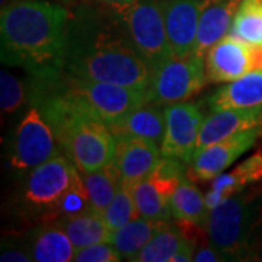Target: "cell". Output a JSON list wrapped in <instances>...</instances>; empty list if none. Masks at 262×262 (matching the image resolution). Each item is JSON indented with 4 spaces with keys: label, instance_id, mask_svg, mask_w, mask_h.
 <instances>
[{
    "label": "cell",
    "instance_id": "1",
    "mask_svg": "<svg viewBox=\"0 0 262 262\" xmlns=\"http://www.w3.org/2000/svg\"><path fill=\"white\" fill-rule=\"evenodd\" d=\"M64 72L82 79L149 91L153 69L133 44L121 13L82 9L72 16Z\"/></svg>",
    "mask_w": 262,
    "mask_h": 262
},
{
    "label": "cell",
    "instance_id": "2",
    "mask_svg": "<svg viewBox=\"0 0 262 262\" xmlns=\"http://www.w3.org/2000/svg\"><path fill=\"white\" fill-rule=\"evenodd\" d=\"M72 13L47 0H13L2 8V63L37 80L64 73Z\"/></svg>",
    "mask_w": 262,
    "mask_h": 262
},
{
    "label": "cell",
    "instance_id": "3",
    "mask_svg": "<svg viewBox=\"0 0 262 262\" xmlns=\"http://www.w3.org/2000/svg\"><path fill=\"white\" fill-rule=\"evenodd\" d=\"M207 234L226 261H255L262 248L261 198L248 191L229 196L211 208Z\"/></svg>",
    "mask_w": 262,
    "mask_h": 262
},
{
    "label": "cell",
    "instance_id": "4",
    "mask_svg": "<svg viewBox=\"0 0 262 262\" xmlns=\"http://www.w3.org/2000/svg\"><path fill=\"white\" fill-rule=\"evenodd\" d=\"M34 80L63 96L82 113L95 117L108 125L118 121L133 110L150 102L149 91L82 79L66 72L56 79Z\"/></svg>",
    "mask_w": 262,
    "mask_h": 262
},
{
    "label": "cell",
    "instance_id": "5",
    "mask_svg": "<svg viewBox=\"0 0 262 262\" xmlns=\"http://www.w3.org/2000/svg\"><path fill=\"white\" fill-rule=\"evenodd\" d=\"M77 173V166L64 153L41 163L29 170L22 188V204L29 213L41 214L44 222L51 220L61 196L72 187Z\"/></svg>",
    "mask_w": 262,
    "mask_h": 262
},
{
    "label": "cell",
    "instance_id": "6",
    "mask_svg": "<svg viewBox=\"0 0 262 262\" xmlns=\"http://www.w3.org/2000/svg\"><path fill=\"white\" fill-rule=\"evenodd\" d=\"M207 82L204 57H169L153 70L149 88L150 102L159 105L185 102Z\"/></svg>",
    "mask_w": 262,
    "mask_h": 262
},
{
    "label": "cell",
    "instance_id": "7",
    "mask_svg": "<svg viewBox=\"0 0 262 262\" xmlns=\"http://www.w3.org/2000/svg\"><path fill=\"white\" fill-rule=\"evenodd\" d=\"M121 18L133 44L153 70L173 56L169 46L162 0H137L122 12Z\"/></svg>",
    "mask_w": 262,
    "mask_h": 262
},
{
    "label": "cell",
    "instance_id": "8",
    "mask_svg": "<svg viewBox=\"0 0 262 262\" xmlns=\"http://www.w3.org/2000/svg\"><path fill=\"white\" fill-rule=\"evenodd\" d=\"M29 105L16 125L10 147V163L18 170H32L61 151L56 133L39 106Z\"/></svg>",
    "mask_w": 262,
    "mask_h": 262
},
{
    "label": "cell",
    "instance_id": "9",
    "mask_svg": "<svg viewBox=\"0 0 262 262\" xmlns=\"http://www.w3.org/2000/svg\"><path fill=\"white\" fill-rule=\"evenodd\" d=\"M166 128L160 143L162 156L189 165L204 122V111L196 102H178L165 106Z\"/></svg>",
    "mask_w": 262,
    "mask_h": 262
},
{
    "label": "cell",
    "instance_id": "10",
    "mask_svg": "<svg viewBox=\"0 0 262 262\" xmlns=\"http://www.w3.org/2000/svg\"><path fill=\"white\" fill-rule=\"evenodd\" d=\"M261 134L262 128L242 131L196 151L189 163L188 177L201 182L214 179L251 149Z\"/></svg>",
    "mask_w": 262,
    "mask_h": 262
},
{
    "label": "cell",
    "instance_id": "11",
    "mask_svg": "<svg viewBox=\"0 0 262 262\" xmlns=\"http://www.w3.org/2000/svg\"><path fill=\"white\" fill-rule=\"evenodd\" d=\"M253 48L252 44L227 34L207 53V80L211 83H229L255 70Z\"/></svg>",
    "mask_w": 262,
    "mask_h": 262
},
{
    "label": "cell",
    "instance_id": "12",
    "mask_svg": "<svg viewBox=\"0 0 262 262\" xmlns=\"http://www.w3.org/2000/svg\"><path fill=\"white\" fill-rule=\"evenodd\" d=\"M206 0H162L163 18L172 54H194L201 10Z\"/></svg>",
    "mask_w": 262,
    "mask_h": 262
},
{
    "label": "cell",
    "instance_id": "13",
    "mask_svg": "<svg viewBox=\"0 0 262 262\" xmlns=\"http://www.w3.org/2000/svg\"><path fill=\"white\" fill-rule=\"evenodd\" d=\"M160 159L162 151L159 143L134 136L117 137L114 163L120 169L124 184L133 187L149 178L159 165Z\"/></svg>",
    "mask_w": 262,
    "mask_h": 262
},
{
    "label": "cell",
    "instance_id": "14",
    "mask_svg": "<svg viewBox=\"0 0 262 262\" xmlns=\"http://www.w3.org/2000/svg\"><path fill=\"white\" fill-rule=\"evenodd\" d=\"M253 128H262V108H230L222 111H211V114L204 118V122L201 125L195 153L210 144L232 137L237 133Z\"/></svg>",
    "mask_w": 262,
    "mask_h": 262
},
{
    "label": "cell",
    "instance_id": "15",
    "mask_svg": "<svg viewBox=\"0 0 262 262\" xmlns=\"http://www.w3.org/2000/svg\"><path fill=\"white\" fill-rule=\"evenodd\" d=\"M241 5L242 0H206L200 16L194 54L204 57L210 48L230 32Z\"/></svg>",
    "mask_w": 262,
    "mask_h": 262
},
{
    "label": "cell",
    "instance_id": "16",
    "mask_svg": "<svg viewBox=\"0 0 262 262\" xmlns=\"http://www.w3.org/2000/svg\"><path fill=\"white\" fill-rule=\"evenodd\" d=\"M75 251L64 229L56 220H47L29 233L28 252L34 261L70 262Z\"/></svg>",
    "mask_w": 262,
    "mask_h": 262
},
{
    "label": "cell",
    "instance_id": "17",
    "mask_svg": "<svg viewBox=\"0 0 262 262\" xmlns=\"http://www.w3.org/2000/svg\"><path fill=\"white\" fill-rule=\"evenodd\" d=\"M208 108L210 111L262 108V70H252L220 88L208 98Z\"/></svg>",
    "mask_w": 262,
    "mask_h": 262
},
{
    "label": "cell",
    "instance_id": "18",
    "mask_svg": "<svg viewBox=\"0 0 262 262\" xmlns=\"http://www.w3.org/2000/svg\"><path fill=\"white\" fill-rule=\"evenodd\" d=\"M115 137L134 136L162 143L166 128L165 106L156 102H147L124 115L118 121L108 125Z\"/></svg>",
    "mask_w": 262,
    "mask_h": 262
},
{
    "label": "cell",
    "instance_id": "19",
    "mask_svg": "<svg viewBox=\"0 0 262 262\" xmlns=\"http://www.w3.org/2000/svg\"><path fill=\"white\" fill-rule=\"evenodd\" d=\"M262 181V155L255 153L251 158L239 163L233 170L227 173H220L211 179L210 191L206 195L207 204L210 210L219 203L237 192L245 191L248 185H252Z\"/></svg>",
    "mask_w": 262,
    "mask_h": 262
},
{
    "label": "cell",
    "instance_id": "20",
    "mask_svg": "<svg viewBox=\"0 0 262 262\" xmlns=\"http://www.w3.org/2000/svg\"><path fill=\"white\" fill-rule=\"evenodd\" d=\"M172 215L177 222L185 225H194L200 229H206L210 217V207L206 195L198 189L188 173L181 179L178 188L170 198Z\"/></svg>",
    "mask_w": 262,
    "mask_h": 262
},
{
    "label": "cell",
    "instance_id": "21",
    "mask_svg": "<svg viewBox=\"0 0 262 262\" xmlns=\"http://www.w3.org/2000/svg\"><path fill=\"white\" fill-rule=\"evenodd\" d=\"M165 225L166 222H156L146 217H137L113 232L111 244L121 253L122 259L134 262L136 256Z\"/></svg>",
    "mask_w": 262,
    "mask_h": 262
},
{
    "label": "cell",
    "instance_id": "22",
    "mask_svg": "<svg viewBox=\"0 0 262 262\" xmlns=\"http://www.w3.org/2000/svg\"><path fill=\"white\" fill-rule=\"evenodd\" d=\"M56 222H58L64 229L75 249H80L94 244L111 242L113 237V232L105 223L102 214L96 211L69 219H60Z\"/></svg>",
    "mask_w": 262,
    "mask_h": 262
},
{
    "label": "cell",
    "instance_id": "23",
    "mask_svg": "<svg viewBox=\"0 0 262 262\" xmlns=\"http://www.w3.org/2000/svg\"><path fill=\"white\" fill-rule=\"evenodd\" d=\"M192 244L194 241L181 227L166 223L143 248L134 262H170L177 253Z\"/></svg>",
    "mask_w": 262,
    "mask_h": 262
},
{
    "label": "cell",
    "instance_id": "24",
    "mask_svg": "<svg viewBox=\"0 0 262 262\" xmlns=\"http://www.w3.org/2000/svg\"><path fill=\"white\" fill-rule=\"evenodd\" d=\"M82 178L91 196L94 211L102 214L105 208L113 201L117 189L121 185L122 175L120 169L114 162H111L98 170L82 173Z\"/></svg>",
    "mask_w": 262,
    "mask_h": 262
},
{
    "label": "cell",
    "instance_id": "25",
    "mask_svg": "<svg viewBox=\"0 0 262 262\" xmlns=\"http://www.w3.org/2000/svg\"><path fill=\"white\" fill-rule=\"evenodd\" d=\"M229 34L248 44L262 47V6L242 0Z\"/></svg>",
    "mask_w": 262,
    "mask_h": 262
},
{
    "label": "cell",
    "instance_id": "26",
    "mask_svg": "<svg viewBox=\"0 0 262 262\" xmlns=\"http://www.w3.org/2000/svg\"><path fill=\"white\" fill-rule=\"evenodd\" d=\"M102 217L111 232H115L117 229L127 225L131 220L140 217L134 196H133V188L130 185L121 182V185L114 195L113 201L102 213Z\"/></svg>",
    "mask_w": 262,
    "mask_h": 262
},
{
    "label": "cell",
    "instance_id": "27",
    "mask_svg": "<svg viewBox=\"0 0 262 262\" xmlns=\"http://www.w3.org/2000/svg\"><path fill=\"white\" fill-rule=\"evenodd\" d=\"M91 211H94L92 201H91L88 189L84 187L82 173L79 170V173L73 181L72 187L69 188V191L61 196V200H60L51 220L76 217V215L86 214V213H91Z\"/></svg>",
    "mask_w": 262,
    "mask_h": 262
},
{
    "label": "cell",
    "instance_id": "28",
    "mask_svg": "<svg viewBox=\"0 0 262 262\" xmlns=\"http://www.w3.org/2000/svg\"><path fill=\"white\" fill-rule=\"evenodd\" d=\"M31 99V83L27 84L8 70L0 72V105L3 114H15Z\"/></svg>",
    "mask_w": 262,
    "mask_h": 262
},
{
    "label": "cell",
    "instance_id": "29",
    "mask_svg": "<svg viewBox=\"0 0 262 262\" xmlns=\"http://www.w3.org/2000/svg\"><path fill=\"white\" fill-rule=\"evenodd\" d=\"M121 253L111 242L94 244L75 251V262H120Z\"/></svg>",
    "mask_w": 262,
    "mask_h": 262
},
{
    "label": "cell",
    "instance_id": "30",
    "mask_svg": "<svg viewBox=\"0 0 262 262\" xmlns=\"http://www.w3.org/2000/svg\"><path fill=\"white\" fill-rule=\"evenodd\" d=\"M226 261V258L219 252V249H215L213 245L210 244L208 246H203L198 251H195L194 255V262H220Z\"/></svg>",
    "mask_w": 262,
    "mask_h": 262
},
{
    "label": "cell",
    "instance_id": "31",
    "mask_svg": "<svg viewBox=\"0 0 262 262\" xmlns=\"http://www.w3.org/2000/svg\"><path fill=\"white\" fill-rule=\"evenodd\" d=\"M0 261L2 262H29L34 261L29 252H24L18 248H6L2 251L0 255Z\"/></svg>",
    "mask_w": 262,
    "mask_h": 262
},
{
    "label": "cell",
    "instance_id": "32",
    "mask_svg": "<svg viewBox=\"0 0 262 262\" xmlns=\"http://www.w3.org/2000/svg\"><path fill=\"white\" fill-rule=\"evenodd\" d=\"M101 5H103L105 8H108L113 12L117 13H122L124 10H127L131 5H134L137 0H98Z\"/></svg>",
    "mask_w": 262,
    "mask_h": 262
},
{
    "label": "cell",
    "instance_id": "33",
    "mask_svg": "<svg viewBox=\"0 0 262 262\" xmlns=\"http://www.w3.org/2000/svg\"><path fill=\"white\" fill-rule=\"evenodd\" d=\"M249 3H253V5H258V6H262V0H246Z\"/></svg>",
    "mask_w": 262,
    "mask_h": 262
},
{
    "label": "cell",
    "instance_id": "34",
    "mask_svg": "<svg viewBox=\"0 0 262 262\" xmlns=\"http://www.w3.org/2000/svg\"><path fill=\"white\" fill-rule=\"evenodd\" d=\"M6 2H8V0H0V3H2V8H3V6L6 5Z\"/></svg>",
    "mask_w": 262,
    "mask_h": 262
}]
</instances>
